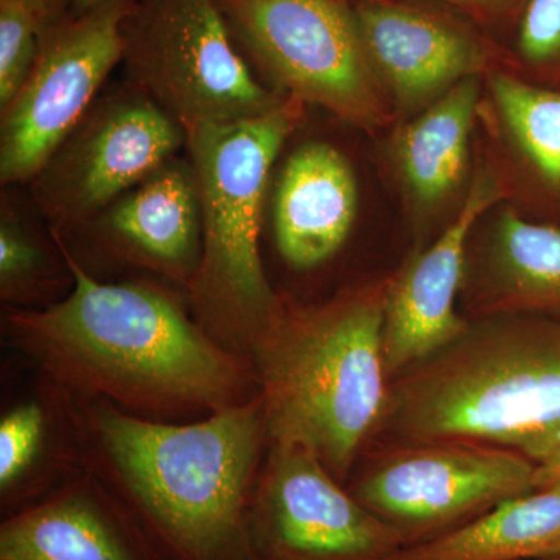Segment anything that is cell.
Listing matches in <instances>:
<instances>
[{"label": "cell", "instance_id": "1", "mask_svg": "<svg viewBox=\"0 0 560 560\" xmlns=\"http://www.w3.org/2000/svg\"><path fill=\"white\" fill-rule=\"evenodd\" d=\"M51 232L73 287L40 311L3 308V340L21 360L77 396L162 422H190L259 396L249 361L202 329L180 291L150 278L106 282Z\"/></svg>", "mask_w": 560, "mask_h": 560}, {"label": "cell", "instance_id": "2", "mask_svg": "<svg viewBox=\"0 0 560 560\" xmlns=\"http://www.w3.org/2000/svg\"><path fill=\"white\" fill-rule=\"evenodd\" d=\"M80 399L86 469L116 493L162 560H257L249 510L270 445L260 394L190 422Z\"/></svg>", "mask_w": 560, "mask_h": 560}, {"label": "cell", "instance_id": "3", "mask_svg": "<svg viewBox=\"0 0 560 560\" xmlns=\"http://www.w3.org/2000/svg\"><path fill=\"white\" fill-rule=\"evenodd\" d=\"M394 270L361 276L323 300L285 290L249 352L270 442L318 456L346 486L388 404L383 318Z\"/></svg>", "mask_w": 560, "mask_h": 560}, {"label": "cell", "instance_id": "4", "mask_svg": "<svg viewBox=\"0 0 560 560\" xmlns=\"http://www.w3.org/2000/svg\"><path fill=\"white\" fill-rule=\"evenodd\" d=\"M389 382L374 442L463 440L539 464L560 451V319L469 320Z\"/></svg>", "mask_w": 560, "mask_h": 560}, {"label": "cell", "instance_id": "5", "mask_svg": "<svg viewBox=\"0 0 560 560\" xmlns=\"http://www.w3.org/2000/svg\"><path fill=\"white\" fill-rule=\"evenodd\" d=\"M305 116L307 105L287 97L261 116L186 132L202 213L201 265L187 304L213 340L246 360L282 300L265 268L261 230L276 162Z\"/></svg>", "mask_w": 560, "mask_h": 560}, {"label": "cell", "instance_id": "6", "mask_svg": "<svg viewBox=\"0 0 560 560\" xmlns=\"http://www.w3.org/2000/svg\"><path fill=\"white\" fill-rule=\"evenodd\" d=\"M238 49L271 90L381 138L393 110L371 68L353 0H219Z\"/></svg>", "mask_w": 560, "mask_h": 560}, {"label": "cell", "instance_id": "7", "mask_svg": "<svg viewBox=\"0 0 560 560\" xmlns=\"http://www.w3.org/2000/svg\"><path fill=\"white\" fill-rule=\"evenodd\" d=\"M121 62L128 83L186 132L261 116L287 98L254 75L219 0H135Z\"/></svg>", "mask_w": 560, "mask_h": 560}, {"label": "cell", "instance_id": "8", "mask_svg": "<svg viewBox=\"0 0 560 560\" xmlns=\"http://www.w3.org/2000/svg\"><path fill=\"white\" fill-rule=\"evenodd\" d=\"M521 453L463 440L374 442L346 488L400 537L404 548L469 525L503 501L536 490Z\"/></svg>", "mask_w": 560, "mask_h": 560}, {"label": "cell", "instance_id": "9", "mask_svg": "<svg viewBox=\"0 0 560 560\" xmlns=\"http://www.w3.org/2000/svg\"><path fill=\"white\" fill-rule=\"evenodd\" d=\"M186 131L128 83L97 98L31 180L49 230H80L186 147Z\"/></svg>", "mask_w": 560, "mask_h": 560}, {"label": "cell", "instance_id": "10", "mask_svg": "<svg viewBox=\"0 0 560 560\" xmlns=\"http://www.w3.org/2000/svg\"><path fill=\"white\" fill-rule=\"evenodd\" d=\"M135 0H108L40 33L38 58L0 109V179L31 183L97 102L124 58V24Z\"/></svg>", "mask_w": 560, "mask_h": 560}, {"label": "cell", "instance_id": "11", "mask_svg": "<svg viewBox=\"0 0 560 560\" xmlns=\"http://www.w3.org/2000/svg\"><path fill=\"white\" fill-rule=\"evenodd\" d=\"M257 560H390L400 537L315 453L270 442L249 510Z\"/></svg>", "mask_w": 560, "mask_h": 560}, {"label": "cell", "instance_id": "12", "mask_svg": "<svg viewBox=\"0 0 560 560\" xmlns=\"http://www.w3.org/2000/svg\"><path fill=\"white\" fill-rule=\"evenodd\" d=\"M371 68L394 124L419 116L458 84L510 68V49L433 0H353Z\"/></svg>", "mask_w": 560, "mask_h": 560}, {"label": "cell", "instance_id": "13", "mask_svg": "<svg viewBox=\"0 0 560 560\" xmlns=\"http://www.w3.org/2000/svg\"><path fill=\"white\" fill-rule=\"evenodd\" d=\"M480 94V79L464 81L378 138V164L399 201L411 248H425L440 237L469 200L477 172Z\"/></svg>", "mask_w": 560, "mask_h": 560}, {"label": "cell", "instance_id": "14", "mask_svg": "<svg viewBox=\"0 0 560 560\" xmlns=\"http://www.w3.org/2000/svg\"><path fill=\"white\" fill-rule=\"evenodd\" d=\"M475 149L503 205L523 219L560 228V91L506 69L488 73Z\"/></svg>", "mask_w": 560, "mask_h": 560}, {"label": "cell", "instance_id": "15", "mask_svg": "<svg viewBox=\"0 0 560 560\" xmlns=\"http://www.w3.org/2000/svg\"><path fill=\"white\" fill-rule=\"evenodd\" d=\"M501 202L499 186L477 158L470 197L455 223L425 248L408 250L394 268L382 334L389 382L469 327L459 312L467 241L477 221Z\"/></svg>", "mask_w": 560, "mask_h": 560}, {"label": "cell", "instance_id": "16", "mask_svg": "<svg viewBox=\"0 0 560 560\" xmlns=\"http://www.w3.org/2000/svg\"><path fill=\"white\" fill-rule=\"evenodd\" d=\"M102 257L187 298L200 270V189L189 158H172L81 226Z\"/></svg>", "mask_w": 560, "mask_h": 560}, {"label": "cell", "instance_id": "17", "mask_svg": "<svg viewBox=\"0 0 560 560\" xmlns=\"http://www.w3.org/2000/svg\"><path fill=\"white\" fill-rule=\"evenodd\" d=\"M9 382L0 410V512L39 503L86 471L81 399L25 363Z\"/></svg>", "mask_w": 560, "mask_h": 560}, {"label": "cell", "instance_id": "18", "mask_svg": "<svg viewBox=\"0 0 560 560\" xmlns=\"http://www.w3.org/2000/svg\"><path fill=\"white\" fill-rule=\"evenodd\" d=\"M459 312L467 320L501 316L560 319V228L497 205L467 241Z\"/></svg>", "mask_w": 560, "mask_h": 560}, {"label": "cell", "instance_id": "19", "mask_svg": "<svg viewBox=\"0 0 560 560\" xmlns=\"http://www.w3.org/2000/svg\"><path fill=\"white\" fill-rule=\"evenodd\" d=\"M360 187L337 145L311 140L291 151L272 190V241L283 267L323 270L340 256L355 226Z\"/></svg>", "mask_w": 560, "mask_h": 560}, {"label": "cell", "instance_id": "20", "mask_svg": "<svg viewBox=\"0 0 560 560\" xmlns=\"http://www.w3.org/2000/svg\"><path fill=\"white\" fill-rule=\"evenodd\" d=\"M0 560H162L116 493L86 470L0 523Z\"/></svg>", "mask_w": 560, "mask_h": 560}, {"label": "cell", "instance_id": "21", "mask_svg": "<svg viewBox=\"0 0 560 560\" xmlns=\"http://www.w3.org/2000/svg\"><path fill=\"white\" fill-rule=\"evenodd\" d=\"M560 558V488L500 503L440 539L401 548L390 560H540Z\"/></svg>", "mask_w": 560, "mask_h": 560}, {"label": "cell", "instance_id": "22", "mask_svg": "<svg viewBox=\"0 0 560 560\" xmlns=\"http://www.w3.org/2000/svg\"><path fill=\"white\" fill-rule=\"evenodd\" d=\"M73 275L60 242L43 237L3 202L0 213V301L3 308L40 311L65 300Z\"/></svg>", "mask_w": 560, "mask_h": 560}, {"label": "cell", "instance_id": "23", "mask_svg": "<svg viewBox=\"0 0 560 560\" xmlns=\"http://www.w3.org/2000/svg\"><path fill=\"white\" fill-rule=\"evenodd\" d=\"M508 49L510 72L560 91V0H529Z\"/></svg>", "mask_w": 560, "mask_h": 560}, {"label": "cell", "instance_id": "24", "mask_svg": "<svg viewBox=\"0 0 560 560\" xmlns=\"http://www.w3.org/2000/svg\"><path fill=\"white\" fill-rule=\"evenodd\" d=\"M40 31L21 0H0V109L24 86L39 51Z\"/></svg>", "mask_w": 560, "mask_h": 560}, {"label": "cell", "instance_id": "25", "mask_svg": "<svg viewBox=\"0 0 560 560\" xmlns=\"http://www.w3.org/2000/svg\"><path fill=\"white\" fill-rule=\"evenodd\" d=\"M455 10L493 39L510 46L529 0H433Z\"/></svg>", "mask_w": 560, "mask_h": 560}, {"label": "cell", "instance_id": "26", "mask_svg": "<svg viewBox=\"0 0 560 560\" xmlns=\"http://www.w3.org/2000/svg\"><path fill=\"white\" fill-rule=\"evenodd\" d=\"M32 16L35 18L40 33L50 27L55 22L60 21L62 0H21Z\"/></svg>", "mask_w": 560, "mask_h": 560}, {"label": "cell", "instance_id": "27", "mask_svg": "<svg viewBox=\"0 0 560 560\" xmlns=\"http://www.w3.org/2000/svg\"><path fill=\"white\" fill-rule=\"evenodd\" d=\"M534 486H536V490L560 488V451L551 455L550 458L536 464Z\"/></svg>", "mask_w": 560, "mask_h": 560}, {"label": "cell", "instance_id": "28", "mask_svg": "<svg viewBox=\"0 0 560 560\" xmlns=\"http://www.w3.org/2000/svg\"><path fill=\"white\" fill-rule=\"evenodd\" d=\"M105 2L108 0H72V14L86 13Z\"/></svg>", "mask_w": 560, "mask_h": 560}, {"label": "cell", "instance_id": "29", "mask_svg": "<svg viewBox=\"0 0 560 560\" xmlns=\"http://www.w3.org/2000/svg\"><path fill=\"white\" fill-rule=\"evenodd\" d=\"M540 560H560V558H552V559H540Z\"/></svg>", "mask_w": 560, "mask_h": 560}]
</instances>
